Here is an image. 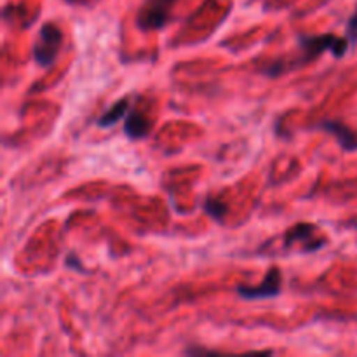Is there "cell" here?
I'll use <instances>...</instances> for the list:
<instances>
[{
  "mask_svg": "<svg viewBox=\"0 0 357 357\" xmlns=\"http://www.w3.org/2000/svg\"><path fill=\"white\" fill-rule=\"evenodd\" d=\"M300 51H302V56L300 58L293 59H279V61L272 63L267 68L264 70V73H267L268 77H278L282 75V73L289 72L295 66H303L307 63L314 61L316 58H319L321 54H324L326 51H330L335 58H344L349 51V38L337 37V35L324 33V35H312V37H307V35H302L298 37Z\"/></svg>",
  "mask_w": 357,
  "mask_h": 357,
  "instance_id": "6da1fadb",
  "label": "cell"
},
{
  "mask_svg": "<svg viewBox=\"0 0 357 357\" xmlns=\"http://www.w3.org/2000/svg\"><path fill=\"white\" fill-rule=\"evenodd\" d=\"M63 44V33L58 24L45 23L42 24L38 37L33 44V58L38 66L49 68L58 58V52Z\"/></svg>",
  "mask_w": 357,
  "mask_h": 357,
  "instance_id": "7a4b0ae2",
  "label": "cell"
},
{
  "mask_svg": "<svg viewBox=\"0 0 357 357\" xmlns=\"http://www.w3.org/2000/svg\"><path fill=\"white\" fill-rule=\"evenodd\" d=\"M176 3V0H145L139 7L136 23L142 30H159L167 23L171 9Z\"/></svg>",
  "mask_w": 357,
  "mask_h": 357,
  "instance_id": "3957f363",
  "label": "cell"
},
{
  "mask_svg": "<svg viewBox=\"0 0 357 357\" xmlns=\"http://www.w3.org/2000/svg\"><path fill=\"white\" fill-rule=\"evenodd\" d=\"M282 243H284L286 250H291L296 244H302L303 253H307V251L310 253V251L321 250L326 244V239L319 236V230L312 223H296L284 234Z\"/></svg>",
  "mask_w": 357,
  "mask_h": 357,
  "instance_id": "277c9868",
  "label": "cell"
},
{
  "mask_svg": "<svg viewBox=\"0 0 357 357\" xmlns=\"http://www.w3.org/2000/svg\"><path fill=\"white\" fill-rule=\"evenodd\" d=\"M282 286V274L278 267H272L268 274L265 275L264 281L258 286H239L237 293L244 300H267L275 298L281 295Z\"/></svg>",
  "mask_w": 357,
  "mask_h": 357,
  "instance_id": "5b68a950",
  "label": "cell"
},
{
  "mask_svg": "<svg viewBox=\"0 0 357 357\" xmlns=\"http://www.w3.org/2000/svg\"><path fill=\"white\" fill-rule=\"evenodd\" d=\"M321 129L328 131L330 135L335 136V139L338 142V145L342 146L344 150H357V135L352 129H349L347 126L342 124L338 121H324L319 124Z\"/></svg>",
  "mask_w": 357,
  "mask_h": 357,
  "instance_id": "8992f818",
  "label": "cell"
},
{
  "mask_svg": "<svg viewBox=\"0 0 357 357\" xmlns=\"http://www.w3.org/2000/svg\"><path fill=\"white\" fill-rule=\"evenodd\" d=\"M152 129V122L145 117L143 114H139L138 110H129L128 117H126L124 131L128 135V138L131 139H142L146 138Z\"/></svg>",
  "mask_w": 357,
  "mask_h": 357,
  "instance_id": "52a82bcc",
  "label": "cell"
},
{
  "mask_svg": "<svg viewBox=\"0 0 357 357\" xmlns=\"http://www.w3.org/2000/svg\"><path fill=\"white\" fill-rule=\"evenodd\" d=\"M129 101H131V98L128 96L112 105V107L98 119V126H100V128H112L114 124H117V122L121 121L122 117H126V114L129 112Z\"/></svg>",
  "mask_w": 357,
  "mask_h": 357,
  "instance_id": "ba28073f",
  "label": "cell"
},
{
  "mask_svg": "<svg viewBox=\"0 0 357 357\" xmlns=\"http://www.w3.org/2000/svg\"><path fill=\"white\" fill-rule=\"evenodd\" d=\"M347 38L351 44H356L357 42V7L351 17H349V23H347Z\"/></svg>",
  "mask_w": 357,
  "mask_h": 357,
  "instance_id": "9c48e42d",
  "label": "cell"
},
{
  "mask_svg": "<svg viewBox=\"0 0 357 357\" xmlns=\"http://www.w3.org/2000/svg\"><path fill=\"white\" fill-rule=\"evenodd\" d=\"M206 209H208L209 215L215 216L216 220H222V216L225 215V209H223V204H220V202L208 201V204H206Z\"/></svg>",
  "mask_w": 357,
  "mask_h": 357,
  "instance_id": "30bf717a",
  "label": "cell"
},
{
  "mask_svg": "<svg viewBox=\"0 0 357 357\" xmlns=\"http://www.w3.org/2000/svg\"><path fill=\"white\" fill-rule=\"evenodd\" d=\"M72 260H77V258L73 257V255H68V261H66V264H72ZM73 267H75L77 271H82V267H80V265H77V264H73Z\"/></svg>",
  "mask_w": 357,
  "mask_h": 357,
  "instance_id": "8fae6325",
  "label": "cell"
}]
</instances>
